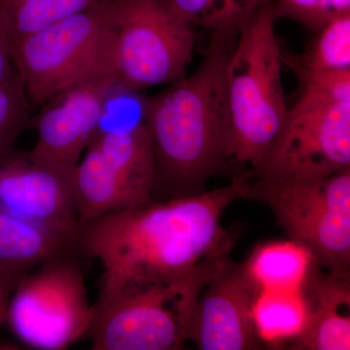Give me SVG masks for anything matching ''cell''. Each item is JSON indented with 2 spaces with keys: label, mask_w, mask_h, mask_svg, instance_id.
Instances as JSON below:
<instances>
[{
  "label": "cell",
  "mask_w": 350,
  "mask_h": 350,
  "mask_svg": "<svg viewBox=\"0 0 350 350\" xmlns=\"http://www.w3.org/2000/svg\"><path fill=\"white\" fill-rule=\"evenodd\" d=\"M181 20L211 31H239L269 0H163Z\"/></svg>",
  "instance_id": "obj_18"
},
{
  "label": "cell",
  "mask_w": 350,
  "mask_h": 350,
  "mask_svg": "<svg viewBox=\"0 0 350 350\" xmlns=\"http://www.w3.org/2000/svg\"><path fill=\"white\" fill-rule=\"evenodd\" d=\"M112 0L12 39L16 68L32 107L87 75L111 50Z\"/></svg>",
  "instance_id": "obj_8"
},
{
  "label": "cell",
  "mask_w": 350,
  "mask_h": 350,
  "mask_svg": "<svg viewBox=\"0 0 350 350\" xmlns=\"http://www.w3.org/2000/svg\"><path fill=\"white\" fill-rule=\"evenodd\" d=\"M17 72L13 59L12 36L5 18L0 11V84L12 78Z\"/></svg>",
  "instance_id": "obj_23"
},
{
  "label": "cell",
  "mask_w": 350,
  "mask_h": 350,
  "mask_svg": "<svg viewBox=\"0 0 350 350\" xmlns=\"http://www.w3.org/2000/svg\"><path fill=\"white\" fill-rule=\"evenodd\" d=\"M211 278L135 280L103 275L100 296L92 306V349H183L196 304Z\"/></svg>",
  "instance_id": "obj_5"
},
{
  "label": "cell",
  "mask_w": 350,
  "mask_h": 350,
  "mask_svg": "<svg viewBox=\"0 0 350 350\" xmlns=\"http://www.w3.org/2000/svg\"><path fill=\"white\" fill-rule=\"evenodd\" d=\"M196 40L195 27L163 0H112V57L119 93H137L181 79Z\"/></svg>",
  "instance_id": "obj_7"
},
{
  "label": "cell",
  "mask_w": 350,
  "mask_h": 350,
  "mask_svg": "<svg viewBox=\"0 0 350 350\" xmlns=\"http://www.w3.org/2000/svg\"><path fill=\"white\" fill-rule=\"evenodd\" d=\"M278 18H287L313 32L340 16L350 14V0H278Z\"/></svg>",
  "instance_id": "obj_22"
},
{
  "label": "cell",
  "mask_w": 350,
  "mask_h": 350,
  "mask_svg": "<svg viewBox=\"0 0 350 350\" xmlns=\"http://www.w3.org/2000/svg\"><path fill=\"white\" fill-rule=\"evenodd\" d=\"M118 93L111 50L87 75L53 96L32 117L38 140L31 154L39 162L73 170L100 130L110 96Z\"/></svg>",
  "instance_id": "obj_10"
},
{
  "label": "cell",
  "mask_w": 350,
  "mask_h": 350,
  "mask_svg": "<svg viewBox=\"0 0 350 350\" xmlns=\"http://www.w3.org/2000/svg\"><path fill=\"white\" fill-rule=\"evenodd\" d=\"M246 181L245 199L271 209L291 241L304 246L322 269L349 278L350 169L324 178Z\"/></svg>",
  "instance_id": "obj_6"
},
{
  "label": "cell",
  "mask_w": 350,
  "mask_h": 350,
  "mask_svg": "<svg viewBox=\"0 0 350 350\" xmlns=\"http://www.w3.org/2000/svg\"><path fill=\"white\" fill-rule=\"evenodd\" d=\"M243 175L213 191L146 204L80 226L84 256L100 260L105 273L135 280L211 278L230 259L237 231L223 214L245 199Z\"/></svg>",
  "instance_id": "obj_1"
},
{
  "label": "cell",
  "mask_w": 350,
  "mask_h": 350,
  "mask_svg": "<svg viewBox=\"0 0 350 350\" xmlns=\"http://www.w3.org/2000/svg\"><path fill=\"white\" fill-rule=\"evenodd\" d=\"M293 71L296 103L269 156L246 178H324L350 169V69Z\"/></svg>",
  "instance_id": "obj_4"
},
{
  "label": "cell",
  "mask_w": 350,
  "mask_h": 350,
  "mask_svg": "<svg viewBox=\"0 0 350 350\" xmlns=\"http://www.w3.org/2000/svg\"><path fill=\"white\" fill-rule=\"evenodd\" d=\"M72 172L39 162L29 151L14 147L0 150V211L79 232L71 191Z\"/></svg>",
  "instance_id": "obj_12"
},
{
  "label": "cell",
  "mask_w": 350,
  "mask_h": 350,
  "mask_svg": "<svg viewBox=\"0 0 350 350\" xmlns=\"http://www.w3.org/2000/svg\"><path fill=\"white\" fill-rule=\"evenodd\" d=\"M292 70L338 71L350 69V14L340 16L315 32V38L299 56H284Z\"/></svg>",
  "instance_id": "obj_19"
},
{
  "label": "cell",
  "mask_w": 350,
  "mask_h": 350,
  "mask_svg": "<svg viewBox=\"0 0 350 350\" xmlns=\"http://www.w3.org/2000/svg\"><path fill=\"white\" fill-rule=\"evenodd\" d=\"M103 0H0L12 39L23 38L86 10Z\"/></svg>",
  "instance_id": "obj_20"
},
{
  "label": "cell",
  "mask_w": 350,
  "mask_h": 350,
  "mask_svg": "<svg viewBox=\"0 0 350 350\" xmlns=\"http://www.w3.org/2000/svg\"><path fill=\"white\" fill-rule=\"evenodd\" d=\"M32 109L19 72L0 84V150L14 147L31 126Z\"/></svg>",
  "instance_id": "obj_21"
},
{
  "label": "cell",
  "mask_w": 350,
  "mask_h": 350,
  "mask_svg": "<svg viewBox=\"0 0 350 350\" xmlns=\"http://www.w3.org/2000/svg\"><path fill=\"white\" fill-rule=\"evenodd\" d=\"M312 262L300 244L275 241L257 246L243 266L259 291H292L301 289Z\"/></svg>",
  "instance_id": "obj_16"
},
{
  "label": "cell",
  "mask_w": 350,
  "mask_h": 350,
  "mask_svg": "<svg viewBox=\"0 0 350 350\" xmlns=\"http://www.w3.org/2000/svg\"><path fill=\"white\" fill-rule=\"evenodd\" d=\"M308 310L305 329L290 349H350V282L313 261L301 288Z\"/></svg>",
  "instance_id": "obj_14"
},
{
  "label": "cell",
  "mask_w": 350,
  "mask_h": 350,
  "mask_svg": "<svg viewBox=\"0 0 350 350\" xmlns=\"http://www.w3.org/2000/svg\"><path fill=\"white\" fill-rule=\"evenodd\" d=\"M259 293L243 264L226 260L196 304L188 340L200 350H250L262 347L253 323Z\"/></svg>",
  "instance_id": "obj_11"
},
{
  "label": "cell",
  "mask_w": 350,
  "mask_h": 350,
  "mask_svg": "<svg viewBox=\"0 0 350 350\" xmlns=\"http://www.w3.org/2000/svg\"><path fill=\"white\" fill-rule=\"evenodd\" d=\"M278 19L273 4L262 7L239 29L226 64L227 160L246 172L261 167L286 118Z\"/></svg>",
  "instance_id": "obj_3"
},
{
  "label": "cell",
  "mask_w": 350,
  "mask_h": 350,
  "mask_svg": "<svg viewBox=\"0 0 350 350\" xmlns=\"http://www.w3.org/2000/svg\"><path fill=\"white\" fill-rule=\"evenodd\" d=\"M238 31H211L192 75L142 100L155 158L152 200L202 192L228 163L225 68Z\"/></svg>",
  "instance_id": "obj_2"
},
{
  "label": "cell",
  "mask_w": 350,
  "mask_h": 350,
  "mask_svg": "<svg viewBox=\"0 0 350 350\" xmlns=\"http://www.w3.org/2000/svg\"><path fill=\"white\" fill-rule=\"evenodd\" d=\"M71 177L73 206L79 226L153 200L155 181L107 160L93 144Z\"/></svg>",
  "instance_id": "obj_13"
},
{
  "label": "cell",
  "mask_w": 350,
  "mask_h": 350,
  "mask_svg": "<svg viewBox=\"0 0 350 350\" xmlns=\"http://www.w3.org/2000/svg\"><path fill=\"white\" fill-rule=\"evenodd\" d=\"M25 273L0 268V327L6 321L9 301L18 282Z\"/></svg>",
  "instance_id": "obj_24"
},
{
  "label": "cell",
  "mask_w": 350,
  "mask_h": 350,
  "mask_svg": "<svg viewBox=\"0 0 350 350\" xmlns=\"http://www.w3.org/2000/svg\"><path fill=\"white\" fill-rule=\"evenodd\" d=\"M308 310L300 290H261L253 306V323L262 345H289L305 329Z\"/></svg>",
  "instance_id": "obj_17"
},
{
  "label": "cell",
  "mask_w": 350,
  "mask_h": 350,
  "mask_svg": "<svg viewBox=\"0 0 350 350\" xmlns=\"http://www.w3.org/2000/svg\"><path fill=\"white\" fill-rule=\"evenodd\" d=\"M78 259L44 262L18 282L5 322L25 345L61 350L88 335L93 310Z\"/></svg>",
  "instance_id": "obj_9"
},
{
  "label": "cell",
  "mask_w": 350,
  "mask_h": 350,
  "mask_svg": "<svg viewBox=\"0 0 350 350\" xmlns=\"http://www.w3.org/2000/svg\"><path fill=\"white\" fill-rule=\"evenodd\" d=\"M82 256L79 232L38 224L0 211V268L27 273L44 262Z\"/></svg>",
  "instance_id": "obj_15"
}]
</instances>
